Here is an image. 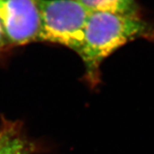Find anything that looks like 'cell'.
Listing matches in <instances>:
<instances>
[{
    "mask_svg": "<svg viewBox=\"0 0 154 154\" xmlns=\"http://www.w3.org/2000/svg\"><path fill=\"white\" fill-rule=\"evenodd\" d=\"M90 12L137 15L135 0H78Z\"/></svg>",
    "mask_w": 154,
    "mask_h": 154,
    "instance_id": "277c9868",
    "label": "cell"
},
{
    "mask_svg": "<svg viewBox=\"0 0 154 154\" xmlns=\"http://www.w3.org/2000/svg\"><path fill=\"white\" fill-rule=\"evenodd\" d=\"M154 38V29L138 15L90 12L82 46L77 52L86 67L92 86L99 82V68L107 57L137 38Z\"/></svg>",
    "mask_w": 154,
    "mask_h": 154,
    "instance_id": "6da1fadb",
    "label": "cell"
},
{
    "mask_svg": "<svg viewBox=\"0 0 154 154\" xmlns=\"http://www.w3.org/2000/svg\"><path fill=\"white\" fill-rule=\"evenodd\" d=\"M37 5L38 41L57 43L78 52L90 11L78 0H37Z\"/></svg>",
    "mask_w": 154,
    "mask_h": 154,
    "instance_id": "7a4b0ae2",
    "label": "cell"
},
{
    "mask_svg": "<svg viewBox=\"0 0 154 154\" xmlns=\"http://www.w3.org/2000/svg\"><path fill=\"white\" fill-rule=\"evenodd\" d=\"M32 146L19 129L0 146V154H30Z\"/></svg>",
    "mask_w": 154,
    "mask_h": 154,
    "instance_id": "5b68a950",
    "label": "cell"
},
{
    "mask_svg": "<svg viewBox=\"0 0 154 154\" xmlns=\"http://www.w3.org/2000/svg\"><path fill=\"white\" fill-rule=\"evenodd\" d=\"M7 44V41H6L5 37V34L3 32V29L1 27V24H0V51L3 49Z\"/></svg>",
    "mask_w": 154,
    "mask_h": 154,
    "instance_id": "52a82bcc",
    "label": "cell"
},
{
    "mask_svg": "<svg viewBox=\"0 0 154 154\" xmlns=\"http://www.w3.org/2000/svg\"><path fill=\"white\" fill-rule=\"evenodd\" d=\"M18 129L19 127L17 126V124H14L11 122L8 124H5V126L0 129V146L17 132Z\"/></svg>",
    "mask_w": 154,
    "mask_h": 154,
    "instance_id": "8992f818",
    "label": "cell"
},
{
    "mask_svg": "<svg viewBox=\"0 0 154 154\" xmlns=\"http://www.w3.org/2000/svg\"><path fill=\"white\" fill-rule=\"evenodd\" d=\"M0 24L8 45L38 40L40 17L37 0H0Z\"/></svg>",
    "mask_w": 154,
    "mask_h": 154,
    "instance_id": "3957f363",
    "label": "cell"
}]
</instances>
